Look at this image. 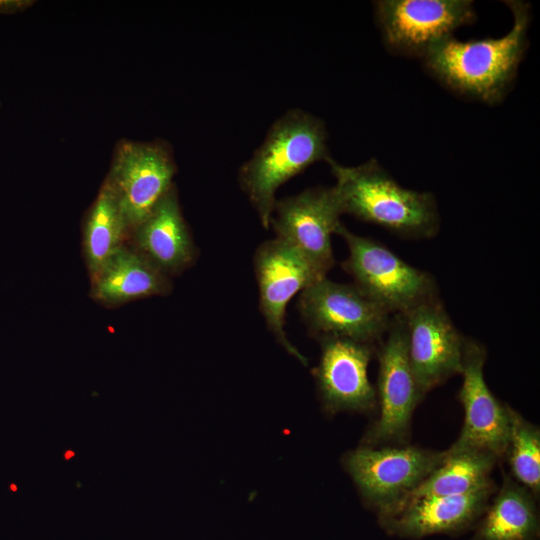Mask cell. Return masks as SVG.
Wrapping results in <instances>:
<instances>
[{
	"label": "cell",
	"mask_w": 540,
	"mask_h": 540,
	"mask_svg": "<svg viewBox=\"0 0 540 540\" xmlns=\"http://www.w3.org/2000/svg\"><path fill=\"white\" fill-rule=\"evenodd\" d=\"M335 234L348 248L342 269L353 278V284L391 315H406L419 304L440 296L431 274L410 265L383 243L357 235L343 223Z\"/></svg>",
	"instance_id": "4"
},
{
	"label": "cell",
	"mask_w": 540,
	"mask_h": 540,
	"mask_svg": "<svg viewBox=\"0 0 540 540\" xmlns=\"http://www.w3.org/2000/svg\"><path fill=\"white\" fill-rule=\"evenodd\" d=\"M343 214L379 225L402 238L437 235L440 215L434 195L398 184L374 158L347 167L328 161Z\"/></svg>",
	"instance_id": "3"
},
{
	"label": "cell",
	"mask_w": 540,
	"mask_h": 540,
	"mask_svg": "<svg viewBox=\"0 0 540 540\" xmlns=\"http://www.w3.org/2000/svg\"><path fill=\"white\" fill-rule=\"evenodd\" d=\"M499 462L489 452L451 446L441 464L398 507L420 497L463 495L483 488L493 482L491 474Z\"/></svg>",
	"instance_id": "19"
},
{
	"label": "cell",
	"mask_w": 540,
	"mask_h": 540,
	"mask_svg": "<svg viewBox=\"0 0 540 540\" xmlns=\"http://www.w3.org/2000/svg\"><path fill=\"white\" fill-rule=\"evenodd\" d=\"M407 353L420 391H429L460 375L464 335L452 322L440 296L406 315Z\"/></svg>",
	"instance_id": "12"
},
{
	"label": "cell",
	"mask_w": 540,
	"mask_h": 540,
	"mask_svg": "<svg viewBox=\"0 0 540 540\" xmlns=\"http://www.w3.org/2000/svg\"><path fill=\"white\" fill-rule=\"evenodd\" d=\"M331 159L323 120L301 109H291L278 118L238 171L239 185L261 225L269 228L281 185L312 164Z\"/></svg>",
	"instance_id": "2"
},
{
	"label": "cell",
	"mask_w": 540,
	"mask_h": 540,
	"mask_svg": "<svg viewBox=\"0 0 540 540\" xmlns=\"http://www.w3.org/2000/svg\"><path fill=\"white\" fill-rule=\"evenodd\" d=\"M341 201L335 186H317L277 199L269 227L324 274L334 265L331 236L341 223Z\"/></svg>",
	"instance_id": "10"
},
{
	"label": "cell",
	"mask_w": 540,
	"mask_h": 540,
	"mask_svg": "<svg viewBox=\"0 0 540 540\" xmlns=\"http://www.w3.org/2000/svg\"><path fill=\"white\" fill-rule=\"evenodd\" d=\"M374 11L387 48L420 58L436 42L476 19L470 0H379Z\"/></svg>",
	"instance_id": "8"
},
{
	"label": "cell",
	"mask_w": 540,
	"mask_h": 540,
	"mask_svg": "<svg viewBox=\"0 0 540 540\" xmlns=\"http://www.w3.org/2000/svg\"><path fill=\"white\" fill-rule=\"evenodd\" d=\"M538 498L505 474L470 540H540Z\"/></svg>",
	"instance_id": "18"
},
{
	"label": "cell",
	"mask_w": 540,
	"mask_h": 540,
	"mask_svg": "<svg viewBox=\"0 0 540 540\" xmlns=\"http://www.w3.org/2000/svg\"><path fill=\"white\" fill-rule=\"evenodd\" d=\"M513 26L500 38L460 41L446 37L422 58L426 69L451 91L487 104L500 102L511 89L528 46L530 6L506 1Z\"/></svg>",
	"instance_id": "1"
},
{
	"label": "cell",
	"mask_w": 540,
	"mask_h": 540,
	"mask_svg": "<svg viewBox=\"0 0 540 540\" xmlns=\"http://www.w3.org/2000/svg\"><path fill=\"white\" fill-rule=\"evenodd\" d=\"M253 265L259 289V307L266 326L276 341L306 364L284 329L286 308L291 299L327 275L291 245L271 239L258 246Z\"/></svg>",
	"instance_id": "11"
},
{
	"label": "cell",
	"mask_w": 540,
	"mask_h": 540,
	"mask_svg": "<svg viewBox=\"0 0 540 540\" xmlns=\"http://www.w3.org/2000/svg\"><path fill=\"white\" fill-rule=\"evenodd\" d=\"M176 165L162 141L124 140L116 148L105 181L115 194L128 230H134L174 186Z\"/></svg>",
	"instance_id": "9"
},
{
	"label": "cell",
	"mask_w": 540,
	"mask_h": 540,
	"mask_svg": "<svg viewBox=\"0 0 540 540\" xmlns=\"http://www.w3.org/2000/svg\"><path fill=\"white\" fill-rule=\"evenodd\" d=\"M496 490L492 482L463 495L416 498L378 520L387 534L400 538L460 534L475 526Z\"/></svg>",
	"instance_id": "15"
},
{
	"label": "cell",
	"mask_w": 540,
	"mask_h": 540,
	"mask_svg": "<svg viewBox=\"0 0 540 540\" xmlns=\"http://www.w3.org/2000/svg\"><path fill=\"white\" fill-rule=\"evenodd\" d=\"M24 2L22 1H0V11L1 13H13L14 11L20 9L21 5Z\"/></svg>",
	"instance_id": "22"
},
{
	"label": "cell",
	"mask_w": 540,
	"mask_h": 540,
	"mask_svg": "<svg viewBox=\"0 0 540 540\" xmlns=\"http://www.w3.org/2000/svg\"><path fill=\"white\" fill-rule=\"evenodd\" d=\"M509 437L505 453L511 477L534 496L540 494V430L508 405Z\"/></svg>",
	"instance_id": "21"
},
{
	"label": "cell",
	"mask_w": 540,
	"mask_h": 540,
	"mask_svg": "<svg viewBox=\"0 0 540 540\" xmlns=\"http://www.w3.org/2000/svg\"><path fill=\"white\" fill-rule=\"evenodd\" d=\"M75 455V453L73 451H67L65 453V459L68 460L70 459L71 457H73Z\"/></svg>",
	"instance_id": "23"
},
{
	"label": "cell",
	"mask_w": 540,
	"mask_h": 540,
	"mask_svg": "<svg viewBox=\"0 0 540 540\" xmlns=\"http://www.w3.org/2000/svg\"><path fill=\"white\" fill-rule=\"evenodd\" d=\"M319 341L321 355L314 375L326 409L331 412L374 410L376 389L369 381L368 367L377 346L340 337Z\"/></svg>",
	"instance_id": "14"
},
{
	"label": "cell",
	"mask_w": 540,
	"mask_h": 540,
	"mask_svg": "<svg viewBox=\"0 0 540 540\" xmlns=\"http://www.w3.org/2000/svg\"><path fill=\"white\" fill-rule=\"evenodd\" d=\"M133 233L138 251L166 275L182 272L196 259L174 186Z\"/></svg>",
	"instance_id": "16"
},
{
	"label": "cell",
	"mask_w": 540,
	"mask_h": 540,
	"mask_svg": "<svg viewBox=\"0 0 540 540\" xmlns=\"http://www.w3.org/2000/svg\"><path fill=\"white\" fill-rule=\"evenodd\" d=\"M446 457L409 444L366 446L350 451L344 466L364 502L378 515H389Z\"/></svg>",
	"instance_id": "5"
},
{
	"label": "cell",
	"mask_w": 540,
	"mask_h": 540,
	"mask_svg": "<svg viewBox=\"0 0 540 540\" xmlns=\"http://www.w3.org/2000/svg\"><path fill=\"white\" fill-rule=\"evenodd\" d=\"M379 369L376 388L378 415L363 438V445L408 444L413 413L424 398L407 353L403 315H392L389 329L377 345Z\"/></svg>",
	"instance_id": "6"
},
{
	"label": "cell",
	"mask_w": 540,
	"mask_h": 540,
	"mask_svg": "<svg viewBox=\"0 0 540 540\" xmlns=\"http://www.w3.org/2000/svg\"><path fill=\"white\" fill-rule=\"evenodd\" d=\"M91 280V296L106 305L165 295L171 289V283L164 272L142 253L124 245Z\"/></svg>",
	"instance_id": "17"
},
{
	"label": "cell",
	"mask_w": 540,
	"mask_h": 540,
	"mask_svg": "<svg viewBox=\"0 0 540 540\" xmlns=\"http://www.w3.org/2000/svg\"><path fill=\"white\" fill-rule=\"evenodd\" d=\"M297 307L308 332L318 340L340 337L377 346L392 318L355 284L338 283L327 277L303 290Z\"/></svg>",
	"instance_id": "7"
},
{
	"label": "cell",
	"mask_w": 540,
	"mask_h": 540,
	"mask_svg": "<svg viewBox=\"0 0 540 540\" xmlns=\"http://www.w3.org/2000/svg\"><path fill=\"white\" fill-rule=\"evenodd\" d=\"M486 359L485 346L465 336L460 372L462 385L458 392L464 421L452 446L489 452L501 461L505 457L509 437L508 404L501 403L485 381Z\"/></svg>",
	"instance_id": "13"
},
{
	"label": "cell",
	"mask_w": 540,
	"mask_h": 540,
	"mask_svg": "<svg viewBox=\"0 0 540 540\" xmlns=\"http://www.w3.org/2000/svg\"><path fill=\"white\" fill-rule=\"evenodd\" d=\"M127 231L118 200L109 185L104 182L87 215L84 227L83 247L91 278L123 245Z\"/></svg>",
	"instance_id": "20"
}]
</instances>
